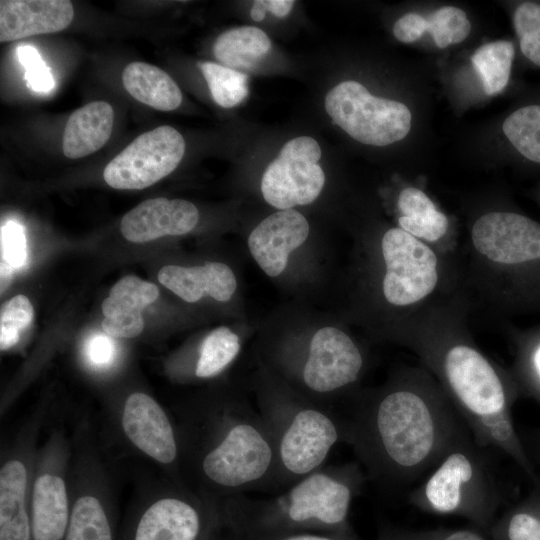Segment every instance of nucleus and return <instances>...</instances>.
<instances>
[{
  "instance_id": "nucleus-1",
  "label": "nucleus",
  "mask_w": 540,
  "mask_h": 540,
  "mask_svg": "<svg viewBox=\"0 0 540 540\" xmlns=\"http://www.w3.org/2000/svg\"><path fill=\"white\" fill-rule=\"evenodd\" d=\"M343 420L344 442L366 477L386 488L429 474L472 435L448 396L416 379L363 400Z\"/></svg>"
},
{
  "instance_id": "nucleus-2",
  "label": "nucleus",
  "mask_w": 540,
  "mask_h": 540,
  "mask_svg": "<svg viewBox=\"0 0 540 540\" xmlns=\"http://www.w3.org/2000/svg\"><path fill=\"white\" fill-rule=\"evenodd\" d=\"M366 479L358 462L323 466L267 498L232 496L221 519L231 534L345 532Z\"/></svg>"
},
{
  "instance_id": "nucleus-3",
  "label": "nucleus",
  "mask_w": 540,
  "mask_h": 540,
  "mask_svg": "<svg viewBox=\"0 0 540 540\" xmlns=\"http://www.w3.org/2000/svg\"><path fill=\"white\" fill-rule=\"evenodd\" d=\"M209 422V441L199 460L203 478L212 487L237 495L269 492L276 454L260 412L246 402H233L211 413Z\"/></svg>"
},
{
  "instance_id": "nucleus-4",
  "label": "nucleus",
  "mask_w": 540,
  "mask_h": 540,
  "mask_svg": "<svg viewBox=\"0 0 540 540\" xmlns=\"http://www.w3.org/2000/svg\"><path fill=\"white\" fill-rule=\"evenodd\" d=\"M490 453L468 436L410 491L407 502L422 512L462 517L488 535L502 502Z\"/></svg>"
},
{
  "instance_id": "nucleus-5",
  "label": "nucleus",
  "mask_w": 540,
  "mask_h": 540,
  "mask_svg": "<svg viewBox=\"0 0 540 540\" xmlns=\"http://www.w3.org/2000/svg\"><path fill=\"white\" fill-rule=\"evenodd\" d=\"M260 414L273 438L276 467L269 493H277L324 466L344 442V420L325 408L286 394L260 397Z\"/></svg>"
},
{
  "instance_id": "nucleus-6",
  "label": "nucleus",
  "mask_w": 540,
  "mask_h": 540,
  "mask_svg": "<svg viewBox=\"0 0 540 540\" xmlns=\"http://www.w3.org/2000/svg\"><path fill=\"white\" fill-rule=\"evenodd\" d=\"M332 121L360 143L387 146L410 131L412 115L401 102L374 96L359 82L344 81L326 95Z\"/></svg>"
},
{
  "instance_id": "nucleus-7",
  "label": "nucleus",
  "mask_w": 540,
  "mask_h": 540,
  "mask_svg": "<svg viewBox=\"0 0 540 540\" xmlns=\"http://www.w3.org/2000/svg\"><path fill=\"white\" fill-rule=\"evenodd\" d=\"M321 155L312 137L299 136L286 142L263 173L261 192L265 201L278 210L315 201L325 184L324 171L318 164Z\"/></svg>"
},
{
  "instance_id": "nucleus-8",
  "label": "nucleus",
  "mask_w": 540,
  "mask_h": 540,
  "mask_svg": "<svg viewBox=\"0 0 540 540\" xmlns=\"http://www.w3.org/2000/svg\"><path fill=\"white\" fill-rule=\"evenodd\" d=\"M185 153L180 132L162 125L135 138L104 168L105 182L115 189L147 188L173 172Z\"/></svg>"
},
{
  "instance_id": "nucleus-9",
  "label": "nucleus",
  "mask_w": 540,
  "mask_h": 540,
  "mask_svg": "<svg viewBox=\"0 0 540 540\" xmlns=\"http://www.w3.org/2000/svg\"><path fill=\"white\" fill-rule=\"evenodd\" d=\"M386 266L383 294L395 306H409L433 292L438 260L433 250L401 228L385 232L381 242Z\"/></svg>"
},
{
  "instance_id": "nucleus-10",
  "label": "nucleus",
  "mask_w": 540,
  "mask_h": 540,
  "mask_svg": "<svg viewBox=\"0 0 540 540\" xmlns=\"http://www.w3.org/2000/svg\"><path fill=\"white\" fill-rule=\"evenodd\" d=\"M364 357L355 342L338 328L326 326L312 336L300 366V382L308 393L326 396L355 383Z\"/></svg>"
},
{
  "instance_id": "nucleus-11",
  "label": "nucleus",
  "mask_w": 540,
  "mask_h": 540,
  "mask_svg": "<svg viewBox=\"0 0 540 540\" xmlns=\"http://www.w3.org/2000/svg\"><path fill=\"white\" fill-rule=\"evenodd\" d=\"M475 249L499 264H518L540 258V224L514 212H490L473 225Z\"/></svg>"
},
{
  "instance_id": "nucleus-12",
  "label": "nucleus",
  "mask_w": 540,
  "mask_h": 540,
  "mask_svg": "<svg viewBox=\"0 0 540 540\" xmlns=\"http://www.w3.org/2000/svg\"><path fill=\"white\" fill-rule=\"evenodd\" d=\"M218 520L189 500L163 497L139 515L126 540H201Z\"/></svg>"
},
{
  "instance_id": "nucleus-13",
  "label": "nucleus",
  "mask_w": 540,
  "mask_h": 540,
  "mask_svg": "<svg viewBox=\"0 0 540 540\" xmlns=\"http://www.w3.org/2000/svg\"><path fill=\"white\" fill-rule=\"evenodd\" d=\"M309 231V223L300 212L279 210L252 230L248 248L259 267L269 277H277L285 270L290 253L306 241Z\"/></svg>"
},
{
  "instance_id": "nucleus-14",
  "label": "nucleus",
  "mask_w": 540,
  "mask_h": 540,
  "mask_svg": "<svg viewBox=\"0 0 540 540\" xmlns=\"http://www.w3.org/2000/svg\"><path fill=\"white\" fill-rule=\"evenodd\" d=\"M122 427L128 439L154 460L163 464L176 460L178 446L172 425L151 396L135 392L127 398Z\"/></svg>"
},
{
  "instance_id": "nucleus-15",
  "label": "nucleus",
  "mask_w": 540,
  "mask_h": 540,
  "mask_svg": "<svg viewBox=\"0 0 540 540\" xmlns=\"http://www.w3.org/2000/svg\"><path fill=\"white\" fill-rule=\"evenodd\" d=\"M196 206L183 199L164 197L147 199L127 212L120 224L123 237L134 243H144L164 236L190 232L197 225Z\"/></svg>"
},
{
  "instance_id": "nucleus-16",
  "label": "nucleus",
  "mask_w": 540,
  "mask_h": 540,
  "mask_svg": "<svg viewBox=\"0 0 540 540\" xmlns=\"http://www.w3.org/2000/svg\"><path fill=\"white\" fill-rule=\"evenodd\" d=\"M74 17L67 0H1L0 41L61 31Z\"/></svg>"
},
{
  "instance_id": "nucleus-17",
  "label": "nucleus",
  "mask_w": 540,
  "mask_h": 540,
  "mask_svg": "<svg viewBox=\"0 0 540 540\" xmlns=\"http://www.w3.org/2000/svg\"><path fill=\"white\" fill-rule=\"evenodd\" d=\"M159 290L153 283L137 276L121 278L111 288L102 303L104 332L116 338H133L144 329L141 312L156 301Z\"/></svg>"
},
{
  "instance_id": "nucleus-18",
  "label": "nucleus",
  "mask_w": 540,
  "mask_h": 540,
  "mask_svg": "<svg viewBox=\"0 0 540 540\" xmlns=\"http://www.w3.org/2000/svg\"><path fill=\"white\" fill-rule=\"evenodd\" d=\"M158 281L189 303L197 302L204 296L226 302L237 288L233 271L221 262H207L193 267L166 265L159 270Z\"/></svg>"
},
{
  "instance_id": "nucleus-19",
  "label": "nucleus",
  "mask_w": 540,
  "mask_h": 540,
  "mask_svg": "<svg viewBox=\"0 0 540 540\" xmlns=\"http://www.w3.org/2000/svg\"><path fill=\"white\" fill-rule=\"evenodd\" d=\"M113 123V108L105 101H93L75 110L63 133L64 155L78 159L96 152L110 138Z\"/></svg>"
},
{
  "instance_id": "nucleus-20",
  "label": "nucleus",
  "mask_w": 540,
  "mask_h": 540,
  "mask_svg": "<svg viewBox=\"0 0 540 540\" xmlns=\"http://www.w3.org/2000/svg\"><path fill=\"white\" fill-rule=\"evenodd\" d=\"M70 512L63 479L49 473L40 475L32 494L33 540H64Z\"/></svg>"
},
{
  "instance_id": "nucleus-21",
  "label": "nucleus",
  "mask_w": 540,
  "mask_h": 540,
  "mask_svg": "<svg viewBox=\"0 0 540 540\" xmlns=\"http://www.w3.org/2000/svg\"><path fill=\"white\" fill-rule=\"evenodd\" d=\"M27 471L19 460H10L0 471V540H33L31 517L26 508Z\"/></svg>"
},
{
  "instance_id": "nucleus-22",
  "label": "nucleus",
  "mask_w": 540,
  "mask_h": 540,
  "mask_svg": "<svg viewBox=\"0 0 540 540\" xmlns=\"http://www.w3.org/2000/svg\"><path fill=\"white\" fill-rule=\"evenodd\" d=\"M122 81L132 97L157 110H175L182 102L178 85L164 70L154 65L131 62L124 68Z\"/></svg>"
},
{
  "instance_id": "nucleus-23",
  "label": "nucleus",
  "mask_w": 540,
  "mask_h": 540,
  "mask_svg": "<svg viewBox=\"0 0 540 540\" xmlns=\"http://www.w3.org/2000/svg\"><path fill=\"white\" fill-rule=\"evenodd\" d=\"M268 35L255 26H240L220 34L213 44V54L223 66L240 71L251 69L271 50Z\"/></svg>"
},
{
  "instance_id": "nucleus-24",
  "label": "nucleus",
  "mask_w": 540,
  "mask_h": 540,
  "mask_svg": "<svg viewBox=\"0 0 540 540\" xmlns=\"http://www.w3.org/2000/svg\"><path fill=\"white\" fill-rule=\"evenodd\" d=\"M401 229L429 242L439 240L447 231L448 219L420 189L408 187L398 197Z\"/></svg>"
},
{
  "instance_id": "nucleus-25",
  "label": "nucleus",
  "mask_w": 540,
  "mask_h": 540,
  "mask_svg": "<svg viewBox=\"0 0 540 540\" xmlns=\"http://www.w3.org/2000/svg\"><path fill=\"white\" fill-rule=\"evenodd\" d=\"M514 54L512 42L498 40L480 46L472 55L471 62L487 95L498 94L507 86Z\"/></svg>"
},
{
  "instance_id": "nucleus-26",
  "label": "nucleus",
  "mask_w": 540,
  "mask_h": 540,
  "mask_svg": "<svg viewBox=\"0 0 540 540\" xmlns=\"http://www.w3.org/2000/svg\"><path fill=\"white\" fill-rule=\"evenodd\" d=\"M64 540H114L110 519L99 499L86 495L75 501Z\"/></svg>"
},
{
  "instance_id": "nucleus-27",
  "label": "nucleus",
  "mask_w": 540,
  "mask_h": 540,
  "mask_svg": "<svg viewBox=\"0 0 540 540\" xmlns=\"http://www.w3.org/2000/svg\"><path fill=\"white\" fill-rule=\"evenodd\" d=\"M502 130L521 156L540 164V104H528L513 111L504 120Z\"/></svg>"
},
{
  "instance_id": "nucleus-28",
  "label": "nucleus",
  "mask_w": 540,
  "mask_h": 540,
  "mask_svg": "<svg viewBox=\"0 0 540 540\" xmlns=\"http://www.w3.org/2000/svg\"><path fill=\"white\" fill-rule=\"evenodd\" d=\"M240 348L238 335L228 327L214 329L201 344L195 375L198 378L218 375L236 358Z\"/></svg>"
},
{
  "instance_id": "nucleus-29",
  "label": "nucleus",
  "mask_w": 540,
  "mask_h": 540,
  "mask_svg": "<svg viewBox=\"0 0 540 540\" xmlns=\"http://www.w3.org/2000/svg\"><path fill=\"white\" fill-rule=\"evenodd\" d=\"M213 100L223 108H232L248 96V77L241 71L209 61L199 63Z\"/></svg>"
},
{
  "instance_id": "nucleus-30",
  "label": "nucleus",
  "mask_w": 540,
  "mask_h": 540,
  "mask_svg": "<svg viewBox=\"0 0 540 540\" xmlns=\"http://www.w3.org/2000/svg\"><path fill=\"white\" fill-rule=\"evenodd\" d=\"M488 536L491 540H540V508L511 509L497 518Z\"/></svg>"
},
{
  "instance_id": "nucleus-31",
  "label": "nucleus",
  "mask_w": 540,
  "mask_h": 540,
  "mask_svg": "<svg viewBox=\"0 0 540 540\" xmlns=\"http://www.w3.org/2000/svg\"><path fill=\"white\" fill-rule=\"evenodd\" d=\"M429 31L438 48H446L467 38L471 24L466 13L454 6H444L427 18Z\"/></svg>"
},
{
  "instance_id": "nucleus-32",
  "label": "nucleus",
  "mask_w": 540,
  "mask_h": 540,
  "mask_svg": "<svg viewBox=\"0 0 540 540\" xmlns=\"http://www.w3.org/2000/svg\"><path fill=\"white\" fill-rule=\"evenodd\" d=\"M513 25L522 54L540 67V4H519L513 13Z\"/></svg>"
},
{
  "instance_id": "nucleus-33",
  "label": "nucleus",
  "mask_w": 540,
  "mask_h": 540,
  "mask_svg": "<svg viewBox=\"0 0 540 540\" xmlns=\"http://www.w3.org/2000/svg\"><path fill=\"white\" fill-rule=\"evenodd\" d=\"M34 309L22 294L11 298L2 308L0 316V348L7 350L18 343L20 332L32 321Z\"/></svg>"
},
{
  "instance_id": "nucleus-34",
  "label": "nucleus",
  "mask_w": 540,
  "mask_h": 540,
  "mask_svg": "<svg viewBox=\"0 0 540 540\" xmlns=\"http://www.w3.org/2000/svg\"><path fill=\"white\" fill-rule=\"evenodd\" d=\"M376 540H488L487 535L476 528H435L410 530L392 525L379 529Z\"/></svg>"
},
{
  "instance_id": "nucleus-35",
  "label": "nucleus",
  "mask_w": 540,
  "mask_h": 540,
  "mask_svg": "<svg viewBox=\"0 0 540 540\" xmlns=\"http://www.w3.org/2000/svg\"><path fill=\"white\" fill-rule=\"evenodd\" d=\"M27 260V245L23 227L8 221L1 227V261L14 270L21 268Z\"/></svg>"
},
{
  "instance_id": "nucleus-36",
  "label": "nucleus",
  "mask_w": 540,
  "mask_h": 540,
  "mask_svg": "<svg viewBox=\"0 0 540 540\" xmlns=\"http://www.w3.org/2000/svg\"><path fill=\"white\" fill-rule=\"evenodd\" d=\"M232 540H359L351 530L345 532H290L271 534H231Z\"/></svg>"
},
{
  "instance_id": "nucleus-37",
  "label": "nucleus",
  "mask_w": 540,
  "mask_h": 540,
  "mask_svg": "<svg viewBox=\"0 0 540 540\" xmlns=\"http://www.w3.org/2000/svg\"><path fill=\"white\" fill-rule=\"evenodd\" d=\"M85 354L93 366L103 368L110 365L114 360L116 347L110 337L97 334L87 342Z\"/></svg>"
},
{
  "instance_id": "nucleus-38",
  "label": "nucleus",
  "mask_w": 540,
  "mask_h": 540,
  "mask_svg": "<svg viewBox=\"0 0 540 540\" xmlns=\"http://www.w3.org/2000/svg\"><path fill=\"white\" fill-rule=\"evenodd\" d=\"M427 31V19L417 13H407L400 17L393 26V34L403 43L418 40Z\"/></svg>"
},
{
  "instance_id": "nucleus-39",
  "label": "nucleus",
  "mask_w": 540,
  "mask_h": 540,
  "mask_svg": "<svg viewBox=\"0 0 540 540\" xmlns=\"http://www.w3.org/2000/svg\"><path fill=\"white\" fill-rule=\"evenodd\" d=\"M25 79L27 85L38 93H48L55 86L53 75L45 62L26 69Z\"/></svg>"
},
{
  "instance_id": "nucleus-40",
  "label": "nucleus",
  "mask_w": 540,
  "mask_h": 540,
  "mask_svg": "<svg viewBox=\"0 0 540 540\" xmlns=\"http://www.w3.org/2000/svg\"><path fill=\"white\" fill-rule=\"evenodd\" d=\"M17 56L25 70L43 62L38 50L31 45L19 46Z\"/></svg>"
},
{
  "instance_id": "nucleus-41",
  "label": "nucleus",
  "mask_w": 540,
  "mask_h": 540,
  "mask_svg": "<svg viewBox=\"0 0 540 540\" xmlns=\"http://www.w3.org/2000/svg\"><path fill=\"white\" fill-rule=\"evenodd\" d=\"M267 12L283 18L286 17L292 10L295 1L292 0H265Z\"/></svg>"
},
{
  "instance_id": "nucleus-42",
  "label": "nucleus",
  "mask_w": 540,
  "mask_h": 540,
  "mask_svg": "<svg viewBox=\"0 0 540 540\" xmlns=\"http://www.w3.org/2000/svg\"><path fill=\"white\" fill-rule=\"evenodd\" d=\"M266 13L267 8L265 0H256L253 2L250 10V16L254 21H262L265 18Z\"/></svg>"
},
{
  "instance_id": "nucleus-43",
  "label": "nucleus",
  "mask_w": 540,
  "mask_h": 540,
  "mask_svg": "<svg viewBox=\"0 0 540 540\" xmlns=\"http://www.w3.org/2000/svg\"><path fill=\"white\" fill-rule=\"evenodd\" d=\"M532 366L537 379L540 381V344L535 348L532 354Z\"/></svg>"
},
{
  "instance_id": "nucleus-44",
  "label": "nucleus",
  "mask_w": 540,
  "mask_h": 540,
  "mask_svg": "<svg viewBox=\"0 0 540 540\" xmlns=\"http://www.w3.org/2000/svg\"><path fill=\"white\" fill-rule=\"evenodd\" d=\"M212 531L213 529H211L201 540H211Z\"/></svg>"
}]
</instances>
